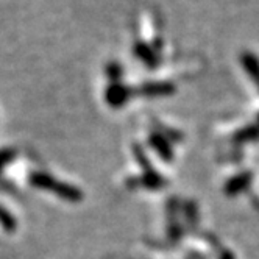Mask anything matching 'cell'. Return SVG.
I'll use <instances>...</instances> for the list:
<instances>
[{"instance_id": "8992f818", "label": "cell", "mask_w": 259, "mask_h": 259, "mask_svg": "<svg viewBox=\"0 0 259 259\" xmlns=\"http://www.w3.org/2000/svg\"><path fill=\"white\" fill-rule=\"evenodd\" d=\"M135 53H136V57L147 66V67H150V69H155L158 66V60H156V55L155 52L147 46L144 42H136L135 46Z\"/></svg>"}, {"instance_id": "4fadbf2b", "label": "cell", "mask_w": 259, "mask_h": 259, "mask_svg": "<svg viewBox=\"0 0 259 259\" xmlns=\"http://www.w3.org/2000/svg\"><path fill=\"white\" fill-rule=\"evenodd\" d=\"M257 122H259V117H257Z\"/></svg>"}, {"instance_id": "ba28073f", "label": "cell", "mask_w": 259, "mask_h": 259, "mask_svg": "<svg viewBox=\"0 0 259 259\" xmlns=\"http://www.w3.org/2000/svg\"><path fill=\"white\" fill-rule=\"evenodd\" d=\"M145 169H147V174L141 180V183L144 184V186L150 188V189H156V188L162 186V183H164L162 178L155 170H152L150 167H145Z\"/></svg>"}, {"instance_id": "6da1fadb", "label": "cell", "mask_w": 259, "mask_h": 259, "mask_svg": "<svg viewBox=\"0 0 259 259\" xmlns=\"http://www.w3.org/2000/svg\"><path fill=\"white\" fill-rule=\"evenodd\" d=\"M30 183L33 184L34 188L46 189L49 192L57 194L58 197H61L64 200H69V201H78L83 197L80 189L69 186V184L61 183V181L55 180V178H52L50 175H46V174H33L30 177Z\"/></svg>"}, {"instance_id": "9c48e42d", "label": "cell", "mask_w": 259, "mask_h": 259, "mask_svg": "<svg viewBox=\"0 0 259 259\" xmlns=\"http://www.w3.org/2000/svg\"><path fill=\"white\" fill-rule=\"evenodd\" d=\"M259 138V125L256 126H247L242 132H239L236 135V141L239 142H245V141H254Z\"/></svg>"}, {"instance_id": "8fae6325", "label": "cell", "mask_w": 259, "mask_h": 259, "mask_svg": "<svg viewBox=\"0 0 259 259\" xmlns=\"http://www.w3.org/2000/svg\"><path fill=\"white\" fill-rule=\"evenodd\" d=\"M13 158V152H0V169Z\"/></svg>"}, {"instance_id": "30bf717a", "label": "cell", "mask_w": 259, "mask_h": 259, "mask_svg": "<svg viewBox=\"0 0 259 259\" xmlns=\"http://www.w3.org/2000/svg\"><path fill=\"white\" fill-rule=\"evenodd\" d=\"M106 73L109 75V78H111V80H113L114 83H117V80L120 78L122 69H120V66H119V64H116V63H111V64L106 67Z\"/></svg>"}, {"instance_id": "5b68a950", "label": "cell", "mask_w": 259, "mask_h": 259, "mask_svg": "<svg viewBox=\"0 0 259 259\" xmlns=\"http://www.w3.org/2000/svg\"><path fill=\"white\" fill-rule=\"evenodd\" d=\"M251 181V174L248 172H244V174H239L236 175L234 178H231L228 183H227V186H225V192L228 195H236L239 192H242L244 189L248 188V184Z\"/></svg>"}, {"instance_id": "277c9868", "label": "cell", "mask_w": 259, "mask_h": 259, "mask_svg": "<svg viewBox=\"0 0 259 259\" xmlns=\"http://www.w3.org/2000/svg\"><path fill=\"white\" fill-rule=\"evenodd\" d=\"M240 63H242L245 72L248 73L253 83H256V86L259 89V58L251 52H244L240 55Z\"/></svg>"}, {"instance_id": "52a82bcc", "label": "cell", "mask_w": 259, "mask_h": 259, "mask_svg": "<svg viewBox=\"0 0 259 259\" xmlns=\"http://www.w3.org/2000/svg\"><path fill=\"white\" fill-rule=\"evenodd\" d=\"M150 142L152 145L155 147V149L158 150V153L164 158V159H172V150H170V147L167 144V141H165L164 138L155 135L150 138Z\"/></svg>"}, {"instance_id": "7c38bea8", "label": "cell", "mask_w": 259, "mask_h": 259, "mask_svg": "<svg viewBox=\"0 0 259 259\" xmlns=\"http://www.w3.org/2000/svg\"><path fill=\"white\" fill-rule=\"evenodd\" d=\"M222 259H233V254H231V253H224V256H222Z\"/></svg>"}, {"instance_id": "7a4b0ae2", "label": "cell", "mask_w": 259, "mask_h": 259, "mask_svg": "<svg viewBox=\"0 0 259 259\" xmlns=\"http://www.w3.org/2000/svg\"><path fill=\"white\" fill-rule=\"evenodd\" d=\"M132 96L128 88H125L120 83H113L108 89H106V102L109 103V106L113 108H120L126 103V100Z\"/></svg>"}, {"instance_id": "3957f363", "label": "cell", "mask_w": 259, "mask_h": 259, "mask_svg": "<svg viewBox=\"0 0 259 259\" xmlns=\"http://www.w3.org/2000/svg\"><path fill=\"white\" fill-rule=\"evenodd\" d=\"M141 94L147 97H162L170 96L175 92V86L167 81H156V83H145L141 88Z\"/></svg>"}]
</instances>
